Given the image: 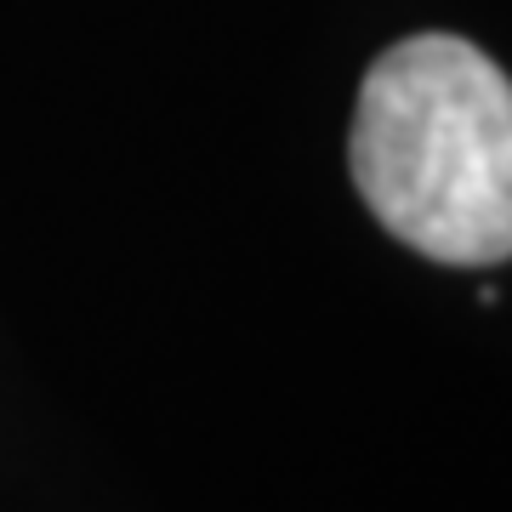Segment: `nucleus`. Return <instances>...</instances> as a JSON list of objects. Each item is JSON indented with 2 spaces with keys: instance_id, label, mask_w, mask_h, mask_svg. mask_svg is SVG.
I'll use <instances>...</instances> for the list:
<instances>
[{
  "instance_id": "nucleus-1",
  "label": "nucleus",
  "mask_w": 512,
  "mask_h": 512,
  "mask_svg": "<svg viewBox=\"0 0 512 512\" xmlns=\"http://www.w3.org/2000/svg\"><path fill=\"white\" fill-rule=\"evenodd\" d=\"M353 188L387 234L444 268L512 262V80L461 35H410L370 63Z\"/></svg>"
}]
</instances>
